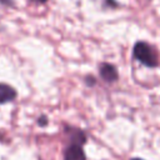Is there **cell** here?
Returning a JSON list of instances; mask_svg holds the SVG:
<instances>
[{
  "label": "cell",
  "instance_id": "52a82bcc",
  "mask_svg": "<svg viewBox=\"0 0 160 160\" xmlns=\"http://www.w3.org/2000/svg\"><path fill=\"white\" fill-rule=\"evenodd\" d=\"M131 160H142V159H139V158H135V159H131Z\"/></svg>",
  "mask_w": 160,
  "mask_h": 160
},
{
  "label": "cell",
  "instance_id": "277c9868",
  "mask_svg": "<svg viewBox=\"0 0 160 160\" xmlns=\"http://www.w3.org/2000/svg\"><path fill=\"white\" fill-rule=\"evenodd\" d=\"M15 96H16V92L11 86L6 84H0V104L9 102L14 100Z\"/></svg>",
  "mask_w": 160,
  "mask_h": 160
},
{
  "label": "cell",
  "instance_id": "8992f818",
  "mask_svg": "<svg viewBox=\"0 0 160 160\" xmlns=\"http://www.w3.org/2000/svg\"><path fill=\"white\" fill-rule=\"evenodd\" d=\"M31 1H34V2H39V4H42V2H46L48 0H31Z\"/></svg>",
  "mask_w": 160,
  "mask_h": 160
},
{
  "label": "cell",
  "instance_id": "6da1fadb",
  "mask_svg": "<svg viewBox=\"0 0 160 160\" xmlns=\"http://www.w3.org/2000/svg\"><path fill=\"white\" fill-rule=\"evenodd\" d=\"M134 58L139 60L141 64L149 68H155L158 66V56L154 49L142 41H139L134 46Z\"/></svg>",
  "mask_w": 160,
  "mask_h": 160
},
{
  "label": "cell",
  "instance_id": "5b68a950",
  "mask_svg": "<svg viewBox=\"0 0 160 160\" xmlns=\"http://www.w3.org/2000/svg\"><path fill=\"white\" fill-rule=\"evenodd\" d=\"M39 124H41V125H45V124H46V121H45V116H42L41 119H39Z\"/></svg>",
  "mask_w": 160,
  "mask_h": 160
},
{
  "label": "cell",
  "instance_id": "3957f363",
  "mask_svg": "<svg viewBox=\"0 0 160 160\" xmlns=\"http://www.w3.org/2000/svg\"><path fill=\"white\" fill-rule=\"evenodd\" d=\"M100 75L108 82H112L118 79V71L111 64H102L100 66Z\"/></svg>",
  "mask_w": 160,
  "mask_h": 160
},
{
  "label": "cell",
  "instance_id": "7a4b0ae2",
  "mask_svg": "<svg viewBox=\"0 0 160 160\" xmlns=\"http://www.w3.org/2000/svg\"><path fill=\"white\" fill-rule=\"evenodd\" d=\"M65 160H85V154L80 144L75 142L65 151Z\"/></svg>",
  "mask_w": 160,
  "mask_h": 160
}]
</instances>
